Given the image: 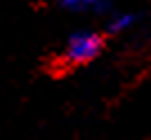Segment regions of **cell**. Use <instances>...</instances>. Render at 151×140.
<instances>
[{"label": "cell", "mask_w": 151, "mask_h": 140, "mask_svg": "<svg viewBox=\"0 0 151 140\" xmlns=\"http://www.w3.org/2000/svg\"><path fill=\"white\" fill-rule=\"evenodd\" d=\"M101 48H104L101 34L90 32V30L75 32L68 38L65 48H63V59L70 66H83V64H90V61H95L99 57Z\"/></svg>", "instance_id": "1"}, {"label": "cell", "mask_w": 151, "mask_h": 140, "mask_svg": "<svg viewBox=\"0 0 151 140\" xmlns=\"http://www.w3.org/2000/svg\"><path fill=\"white\" fill-rule=\"evenodd\" d=\"M133 23H135V16L131 14H115L113 18L108 20V32L111 34H122L126 30H131Z\"/></svg>", "instance_id": "2"}, {"label": "cell", "mask_w": 151, "mask_h": 140, "mask_svg": "<svg viewBox=\"0 0 151 140\" xmlns=\"http://www.w3.org/2000/svg\"><path fill=\"white\" fill-rule=\"evenodd\" d=\"M104 0H61L63 7L68 9H90V7H99Z\"/></svg>", "instance_id": "3"}]
</instances>
